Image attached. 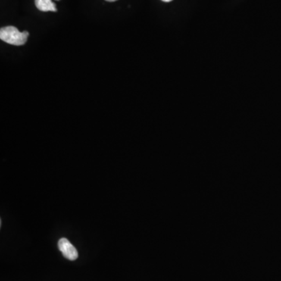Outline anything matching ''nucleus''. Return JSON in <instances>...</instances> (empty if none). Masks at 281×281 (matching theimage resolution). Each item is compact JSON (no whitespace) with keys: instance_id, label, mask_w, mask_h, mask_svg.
Here are the masks:
<instances>
[{"instance_id":"nucleus-1","label":"nucleus","mask_w":281,"mask_h":281,"mask_svg":"<svg viewBox=\"0 0 281 281\" xmlns=\"http://www.w3.org/2000/svg\"><path fill=\"white\" fill-rule=\"evenodd\" d=\"M29 33L26 31L19 32L17 28L14 26L2 28L0 30V38L1 40L10 45H23L27 42Z\"/></svg>"},{"instance_id":"nucleus-2","label":"nucleus","mask_w":281,"mask_h":281,"mask_svg":"<svg viewBox=\"0 0 281 281\" xmlns=\"http://www.w3.org/2000/svg\"><path fill=\"white\" fill-rule=\"evenodd\" d=\"M58 248L63 257L69 260H76L79 257V253L75 247L70 243L67 238H61L58 242Z\"/></svg>"},{"instance_id":"nucleus-3","label":"nucleus","mask_w":281,"mask_h":281,"mask_svg":"<svg viewBox=\"0 0 281 281\" xmlns=\"http://www.w3.org/2000/svg\"><path fill=\"white\" fill-rule=\"evenodd\" d=\"M35 6L37 9L42 12H57L56 4L53 0H35Z\"/></svg>"},{"instance_id":"nucleus-4","label":"nucleus","mask_w":281,"mask_h":281,"mask_svg":"<svg viewBox=\"0 0 281 281\" xmlns=\"http://www.w3.org/2000/svg\"><path fill=\"white\" fill-rule=\"evenodd\" d=\"M107 2H116L117 0H106Z\"/></svg>"},{"instance_id":"nucleus-5","label":"nucleus","mask_w":281,"mask_h":281,"mask_svg":"<svg viewBox=\"0 0 281 281\" xmlns=\"http://www.w3.org/2000/svg\"><path fill=\"white\" fill-rule=\"evenodd\" d=\"M163 2L169 3L171 2L172 0H162Z\"/></svg>"},{"instance_id":"nucleus-6","label":"nucleus","mask_w":281,"mask_h":281,"mask_svg":"<svg viewBox=\"0 0 281 281\" xmlns=\"http://www.w3.org/2000/svg\"><path fill=\"white\" fill-rule=\"evenodd\" d=\"M57 1H60V0H57Z\"/></svg>"}]
</instances>
